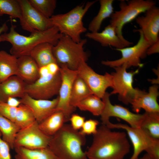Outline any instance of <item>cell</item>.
Returning <instances> with one entry per match:
<instances>
[{"instance_id":"6da1fadb","label":"cell","mask_w":159,"mask_h":159,"mask_svg":"<svg viewBox=\"0 0 159 159\" xmlns=\"http://www.w3.org/2000/svg\"><path fill=\"white\" fill-rule=\"evenodd\" d=\"M130 147L125 132L112 131L102 124L86 153L89 159H124Z\"/></svg>"},{"instance_id":"7a4b0ae2","label":"cell","mask_w":159,"mask_h":159,"mask_svg":"<svg viewBox=\"0 0 159 159\" xmlns=\"http://www.w3.org/2000/svg\"><path fill=\"white\" fill-rule=\"evenodd\" d=\"M16 27L11 23L9 32L3 33L1 36L4 41L11 44L10 54L17 58L29 55L32 50L42 43L47 42L55 45L62 35L58 29L54 26L46 31L31 33L29 36L19 34L16 30Z\"/></svg>"},{"instance_id":"3957f363","label":"cell","mask_w":159,"mask_h":159,"mask_svg":"<svg viewBox=\"0 0 159 159\" xmlns=\"http://www.w3.org/2000/svg\"><path fill=\"white\" fill-rule=\"evenodd\" d=\"M86 141L85 135L70 125L64 124L51 137L48 147L57 159H87L82 148Z\"/></svg>"},{"instance_id":"277c9868","label":"cell","mask_w":159,"mask_h":159,"mask_svg":"<svg viewBox=\"0 0 159 159\" xmlns=\"http://www.w3.org/2000/svg\"><path fill=\"white\" fill-rule=\"evenodd\" d=\"M39 77L33 83L26 84L25 93L36 99L49 100L59 94L62 77L60 69L55 63L39 68Z\"/></svg>"},{"instance_id":"5b68a950","label":"cell","mask_w":159,"mask_h":159,"mask_svg":"<svg viewBox=\"0 0 159 159\" xmlns=\"http://www.w3.org/2000/svg\"><path fill=\"white\" fill-rule=\"evenodd\" d=\"M97 1H88L78 5L68 12L53 15L50 18L60 33L70 37L76 42L82 40L81 34L87 30L82 21L83 17Z\"/></svg>"},{"instance_id":"8992f818","label":"cell","mask_w":159,"mask_h":159,"mask_svg":"<svg viewBox=\"0 0 159 159\" xmlns=\"http://www.w3.org/2000/svg\"><path fill=\"white\" fill-rule=\"evenodd\" d=\"M87 42V39H84L76 42L69 37L62 34L52 49L57 63L59 67L65 66L70 69L77 71L80 64L86 62L88 59L87 54L83 47Z\"/></svg>"},{"instance_id":"52a82bcc","label":"cell","mask_w":159,"mask_h":159,"mask_svg":"<svg viewBox=\"0 0 159 159\" xmlns=\"http://www.w3.org/2000/svg\"><path fill=\"white\" fill-rule=\"evenodd\" d=\"M156 1L152 0H131L127 3L120 1V9L114 11L110 17V24L114 27L120 38L125 43L131 45L133 43L123 37L122 29L124 26L136 19L143 13H145L152 7L155 6Z\"/></svg>"},{"instance_id":"ba28073f","label":"cell","mask_w":159,"mask_h":159,"mask_svg":"<svg viewBox=\"0 0 159 159\" xmlns=\"http://www.w3.org/2000/svg\"><path fill=\"white\" fill-rule=\"evenodd\" d=\"M113 68L115 71L111 74L113 90L110 94H117L120 101L125 104H131L140 90L133 86V77L138 73L139 69L127 72L125 64Z\"/></svg>"},{"instance_id":"9c48e42d","label":"cell","mask_w":159,"mask_h":159,"mask_svg":"<svg viewBox=\"0 0 159 159\" xmlns=\"http://www.w3.org/2000/svg\"><path fill=\"white\" fill-rule=\"evenodd\" d=\"M134 31L139 33L140 38L137 43L132 47L116 49L120 52L121 57L115 60L102 61L101 62L102 64L113 68L125 64L127 68L131 67H141L143 66L141 59L146 57L147 50L151 45L139 29H135Z\"/></svg>"},{"instance_id":"30bf717a","label":"cell","mask_w":159,"mask_h":159,"mask_svg":"<svg viewBox=\"0 0 159 159\" xmlns=\"http://www.w3.org/2000/svg\"><path fill=\"white\" fill-rule=\"evenodd\" d=\"M21 9L19 19L24 30L31 33L46 31L54 26L50 19L39 13L29 3L28 0H18Z\"/></svg>"},{"instance_id":"8fae6325","label":"cell","mask_w":159,"mask_h":159,"mask_svg":"<svg viewBox=\"0 0 159 159\" xmlns=\"http://www.w3.org/2000/svg\"><path fill=\"white\" fill-rule=\"evenodd\" d=\"M59 67L62 81L56 111H60L63 113L66 122L75 109L70 104V98L73 84L78 74L77 71L70 69L65 66Z\"/></svg>"},{"instance_id":"7c38bea8","label":"cell","mask_w":159,"mask_h":159,"mask_svg":"<svg viewBox=\"0 0 159 159\" xmlns=\"http://www.w3.org/2000/svg\"><path fill=\"white\" fill-rule=\"evenodd\" d=\"M51 137L44 134L36 121L31 125L20 129L16 136L14 148L22 147L29 149H36L48 147Z\"/></svg>"},{"instance_id":"4fadbf2b","label":"cell","mask_w":159,"mask_h":159,"mask_svg":"<svg viewBox=\"0 0 159 159\" xmlns=\"http://www.w3.org/2000/svg\"><path fill=\"white\" fill-rule=\"evenodd\" d=\"M78 75L85 82L93 94L102 99L109 87L112 86V76L106 72L101 75L96 72L86 62L82 63L77 70Z\"/></svg>"},{"instance_id":"5bb4252c","label":"cell","mask_w":159,"mask_h":159,"mask_svg":"<svg viewBox=\"0 0 159 159\" xmlns=\"http://www.w3.org/2000/svg\"><path fill=\"white\" fill-rule=\"evenodd\" d=\"M110 94L106 92L102 98L105 104L100 115L102 124L107 125L110 122V117H114L124 120L131 127L140 128L143 114L134 113L122 106L112 105L110 100Z\"/></svg>"},{"instance_id":"9a60e30c","label":"cell","mask_w":159,"mask_h":159,"mask_svg":"<svg viewBox=\"0 0 159 159\" xmlns=\"http://www.w3.org/2000/svg\"><path fill=\"white\" fill-rule=\"evenodd\" d=\"M110 128L124 130L130 139L133 147V153L129 159H137L140 153L146 151L154 138L150 136L140 128L131 127L122 123H113L110 122L106 125Z\"/></svg>"},{"instance_id":"2e32d148","label":"cell","mask_w":159,"mask_h":159,"mask_svg":"<svg viewBox=\"0 0 159 159\" xmlns=\"http://www.w3.org/2000/svg\"><path fill=\"white\" fill-rule=\"evenodd\" d=\"M136 19L145 39L152 45L159 39V8L155 6Z\"/></svg>"},{"instance_id":"e0dca14e","label":"cell","mask_w":159,"mask_h":159,"mask_svg":"<svg viewBox=\"0 0 159 159\" xmlns=\"http://www.w3.org/2000/svg\"><path fill=\"white\" fill-rule=\"evenodd\" d=\"M19 100L21 103L26 105L31 109L36 121L39 123L56 111L58 97L52 100L36 99L25 93Z\"/></svg>"},{"instance_id":"ac0fdd59","label":"cell","mask_w":159,"mask_h":159,"mask_svg":"<svg viewBox=\"0 0 159 159\" xmlns=\"http://www.w3.org/2000/svg\"><path fill=\"white\" fill-rule=\"evenodd\" d=\"M159 94L158 87L156 85L150 86L148 92L140 90L130 104L133 110L137 113L141 109L147 112H159Z\"/></svg>"},{"instance_id":"d6986e66","label":"cell","mask_w":159,"mask_h":159,"mask_svg":"<svg viewBox=\"0 0 159 159\" xmlns=\"http://www.w3.org/2000/svg\"><path fill=\"white\" fill-rule=\"evenodd\" d=\"M87 37L99 43L103 47L112 46L120 49L130 45L121 40L117 35L115 28L110 24L101 32L87 33Z\"/></svg>"},{"instance_id":"ffe728a7","label":"cell","mask_w":159,"mask_h":159,"mask_svg":"<svg viewBox=\"0 0 159 159\" xmlns=\"http://www.w3.org/2000/svg\"><path fill=\"white\" fill-rule=\"evenodd\" d=\"M26 84L16 75L11 76L0 83V103H6L10 97H23Z\"/></svg>"},{"instance_id":"44dd1931","label":"cell","mask_w":159,"mask_h":159,"mask_svg":"<svg viewBox=\"0 0 159 159\" xmlns=\"http://www.w3.org/2000/svg\"><path fill=\"white\" fill-rule=\"evenodd\" d=\"M17 63L16 75L26 84L33 83L39 77V68L30 55L23 56L17 58Z\"/></svg>"},{"instance_id":"7402d4cb","label":"cell","mask_w":159,"mask_h":159,"mask_svg":"<svg viewBox=\"0 0 159 159\" xmlns=\"http://www.w3.org/2000/svg\"><path fill=\"white\" fill-rule=\"evenodd\" d=\"M53 45L45 42L35 47L31 51L30 55L35 61L39 68L52 63H56L53 54Z\"/></svg>"},{"instance_id":"603a6c76","label":"cell","mask_w":159,"mask_h":159,"mask_svg":"<svg viewBox=\"0 0 159 159\" xmlns=\"http://www.w3.org/2000/svg\"><path fill=\"white\" fill-rule=\"evenodd\" d=\"M65 122L63 113L60 111H55L38 125L40 129L44 134L52 137L61 128Z\"/></svg>"},{"instance_id":"cb8c5ba5","label":"cell","mask_w":159,"mask_h":159,"mask_svg":"<svg viewBox=\"0 0 159 159\" xmlns=\"http://www.w3.org/2000/svg\"><path fill=\"white\" fill-rule=\"evenodd\" d=\"M17 58L4 50L0 51V83L9 77L16 75Z\"/></svg>"},{"instance_id":"d4e9b609","label":"cell","mask_w":159,"mask_h":159,"mask_svg":"<svg viewBox=\"0 0 159 159\" xmlns=\"http://www.w3.org/2000/svg\"><path fill=\"white\" fill-rule=\"evenodd\" d=\"M14 149L15 159H57L48 147L36 149L16 147Z\"/></svg>"},{"instance_id":"484cf974","label":"cell","mask_w":159,"mask_h":159,"mask_svg":"<svg viewBox=\"0 0 159 159\" xmlns=\"http://www.w3.org/2000/svg\"><path fill=\"white\" fill-rule=\"evenodd\" d=\"M113 0H100V7L96 16L89 24L88 29L91 32H98L103 21L110 17L114 12L112 4Z\"/></svg>"},{"instance_id":"4316f807","label":"cell","mask_w":159,"mask_h":159,"mask_svg":"<svg viewBox=\"0 0 159 159\" xmlns=\"http://www.w3.org/2000/svg\"><path fill=\"white\" fill-rule=\"evenodd\" d=\"M140 128L151 137L159 139V112H145Z\"/></svg>"},{"instance_id":"83f0119b","label":"cell","mask_w":159,"mask_h":159,"mask_svg":"<svg viewBox=\"0 0 159 159\" xmlns=\"http://www.w3.org/2000/svg\"><path fill=\"white\" fill-rule=\"evenodd\" d=\"M20 128L15 123L0 114V132L2 138L11 149L14 148V142Z\"/></svg>"},{"instance_id":"f1b7e54d","label":"cell","mask_w":159,"mask_h":159,"mask_svg":"<svg viewBox=\"0 0 159 159\" xmlns=\"http://www.w3.org/2000/svg\"><path fill=\"white\" fill-rule=\"evenodd\" d=\"M93 94L84 80L77 75L72 85L70 98V104L76 108L77 105L80 101Z\"/></svg>"},{"instance_id":"f546056e","label":"cell","mask_w":159,"mask_h":159,"mask_svg":"<svg viewBox=\"0 0 159 159\" xmlns=\"http://www.w3.org/2000/svg\"><path fill=\"white\" fill-rule=\"evenodd\" d=\"M101 99L94 95H90L79 102L76 107L82 111H89L94 115L100 116L105 106Z\"/></svg>"},{"instance_id":"4dcf8cb0","label":"cell","mask_w":159,"mask_h":159,"mask_svg":"<svg viewBox=\"0 0 159 159\" xmlns=\"http://www.w3.org/2000/svg\"><path fill=\"white\" fill-rule=\"evenodd\" d=\"M36 121L31 109L27 106L21 103L17 108L14 122L20 128L27 127Z\"/></svg>"},{"instance_id":"1f68e13d","label":"cell","mask_w":159,"mask_h":159,"mask_svg":"<svg viewBox=\"0 0 159 159\" xmlns=\"http://www.w3.org/2000/svg\"><path fill=\"white\" fill-rule=\"evenodd\" d=\"M21 12L18 0H0V16L6 14L11 19H19L21 17Z\"/></svg>"},{"instance_id":"d6a6232c","label":"cell","mask_w":159,"mask_h":159,"mask_svg":"<svg viewBox=\"0 0 159 159\" xmlns=\"http://www.w3.org/2000/svg\"><path fill=\"white\" fill-rule=\"evenodd\" d=\"M32 6L46 17L53 15L57 5L55 0H28Z\"/></svg>"},{"instance_id":"836d02e7","label":"cell","mask_w":159,"mask_h":159,"mask_svg":"<svg viewBox=\"0 0 159 159\" xmlns=\"http://www.w3.org/2000/svg\"><path fill=\"white\" fill-rule=\"evenodd\" d=\"M99 123L97 120L89 119L85 120L82 127L79 132L82 135L95 134L97 132V127Z\"/></svg>"},{"instance_id":"e575fe53","label":"cell","mask_w":159,"mask_h":159,"mask_svg":"<svg viewBox=\"0 0 159 159\" xmlns=\"http://www.w3.org/2000/svg\"><path fill=\"white\" fill-rule=\"evenodd\" d=\"M17 108L11 106L7 103H0V114L14 122Z\"/></svg>"},{"instance_id":"d590c367","label":"cell","mask_w":159,"mask_h":159,"mask_svg":"<svg viewBox=\"0 0 159 159\" xmlns=\"http://www.w3.org/2000/svg\"><path fill=\"white\" fill-rule=\"evenodd\" d=\"M69 120L70 122V125L72 128L75 130H78L82 127L85 121V118L78 114H72Z\"/></svg>"},{"instance_id":"8d00e7d4","label":"cell","mask_w":159,"mask_h":159,"mask_svg":"<svg viewBox=\"0 0 159 159\" xmlns=\"http://www.w3.org/2000/svg\"><path fill=\"white\" fill-rule=\"evenodd\" d=\"M153 159H159V139L154 138L146 151Z\"/></svg>"},{"instance_id":"74e56055","label":"cell","mask_w":159,"mask_h":159,"mask_svg":"<svg viewBox=\"0 0 159 159\" xmlns=\"http://www.w3.org/2000/svg\"><path fill=\"white\" fill-rule=\"evenodd\" d=\"M10 147L2 138L0 132V159H11Z\"/></svg>"},{"instance_id":"f35d334b","label":"cell","mask_w":159,"mask_h":159,"mask_svg":"<svg viewBox=\"0 0 159 159\" xmlns=\"http://www.w3.org/2000/svg\"><path fill=\"white\" fill-rule=\"evenodd\" d=\"M159 52V39L154 43L148 49L147 51V55H150Z\"/></svg>"},{"instance_id":"ab89813d","label":"cell","mask_w":159,"mask_h":159,"mask_svg":"<svg viewBox=\"0 0 159 159\" xmlns=\"http://www.w3.org/2000/svg\"><path fill=\"white\" fill-rule=\"evenodd\" d=\"M6 103L9 105L14 107H18L21 103L19 100L13 97H9Z\"/></svg>"},{"instance_id":"60d3db41","label":"cell","mask_w":159,"mask_h":159,"mask_svg":"<svg viewBox=\"0 0 159 159\" xmlns=\"http://www.w3.org/2000/svg\"><path fill=\"white\" fill-rule=\"evenodd\" d=\"M9 29L8 26L6 22L4 23L2 25L0 26V42H4V40L1 37V35L2 33L6 32Z\"/></svg>"},{"instance_id":"b9f144b4","label":"cell","mask_w":159,"mask_h":159,"mask_svg":"<svg viewBox=\"0 0 159 159\" xmlns=\"http://www.w3.org/2000/svg\"><path fill=\"white\" fill-rule=\"evenodd\" d=\"M137 159H153L151 158L148 154L146 153L143 156L140 158H138Z\"/></svg>"}]
</instances>
